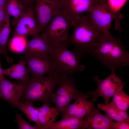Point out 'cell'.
<instances>
[{
    "instance_id": "obj_1",
    "label": "cell",
    "mask_w": 129,
    "mask_h": 129,
    "mask_svg": "<svg viewBox=\"0 0 129 129\" xmlns=\"http://www.w3.org/2000/svg\"><path fill=\"white\" fill-rule=\"evenodd\" d=\"M122 32H119L117 38L111 34H104L88 54L111 71H115L129 65V53L121 41Z\"/></svg>"
},
{
    "instance_id": "obj_2",
    "label": "cell",
    "mask_w": 129,
    "mask_h": 129,
    "mask_svg": "<svg viewBox=\"0 0 129 129\" xmlns=\"http://www.w3.org/2000/svg\"><path fill=\"white\" fill-rule=\"evenodd\" d=\"M83 15L73 21V32L65 40L61 42L67 47L72 45L74 50L83 56L88 54L104 33L93 21L90 14Z\"/></svg>"
},
{
    "instance_id": "obj_3",
    "label": "cell",
    "mask_w": 129,
    "mask_h": 129,
    "mask_svg": "<svg viewBox=\"0 0 129 129\" xmlns=\"http://www.w3.org/2000/svg\"><path fill=\"white\" fill-rule=\"evenodd\" d=\"M62 74L56 71L46 77L29 76L26 81L20 83L23 90L19 101L49 103L53 91L59 85Z\"/></svg>"
},
{
    "instance_id": "obj_4",
    "label": "cell",
    "mask_w": 129,
    "mask_h": 129,
    "mask_svg": "<svg viewBox=\"0 0 129 129\" xmlns=\"http://www.w3.org/2000/svg\"><path fill=\"white\" fill-rule=\"evenodd\" d=\"M62 42L56 43L51 46L49 54L55 64L57 71L71 76L76 72L82 73L85 66L80 64L83 57L74 50H71Z\"/></svg>"
},
{
    "instance_id": "obj_5",
    "label": "cell",
    "mask_w": 129,
    "mask_h": 129,
    "mask_svg": "<svg viewBox=\"0 0 129 129\" xmlns=\"http://www.w3.org/2000/svg\"><path fill=\"white\" fill-rule=\"evenodd\" d=\"M58 86L55 92L52 95L51 101L55 104L62 117L71 101L83 93L76 87L75 80L65 74H62Z\"/></svg>"
},
{
    "instance_id": "obj_6",
    "label": "cell",
    "mask_w": 129,
    "mask_h": 129,
    "mask_svg": "<svg viewBox=\"0 0 129 129\" xmlns=\"http://www.w3.org/2000/svg\"><path fill=\"white\" fill-rule=\"evenodd\" d=\"M87 12H90L93 22L102 31L104 34H111L109 29L113 20H115V29L119 32L122 31L120 27V22L123 19V16L121 13H115L110 9L107 0H100L92 6Z\"/></svg>"
},
{
    "instance_id": "obj_7",
    "label": "cell",
    "mask_w": 129,
    "mask_h": 129,
    "mask_svg": "<svg viewBox=\"0 0 129 129\" xmlns=\"http://www.w3.org/2000/svg\"><path fill=\"white\" fill-rule=\"evenodd\" d=\"M73 21L68 18L60 10L54 11L52 19L43 33L51 46L66 40L69 32L74 25Z\"/></svg>"
},
{
    "instance_id": "obj_8",
    "label": "cell",
    "mask_w": 129,
    "mask_h": 129,
    "mask_svg": "<svg viewBox=\"0 0 129 129\" xmlns=\"http://www.w3.org/2000/svg\"><path fill=\"white\" fill-rule=\"evenodd\" d=\"M21 58L26 62L32 76L41 77L57 71L55 63L49 53H24Z\"/></svg>"
},
{
    "instance_id": "obj_9",
    "label": "cell",
    "mask_w": 129,
    "mask_h": 129,
    "mask_svg": "<svg viewBox=\"0 0 129 129\" xmlns=\"http://www.w3.org/2000/svg\"><path fill=\"white\" fill-rule=\"evenodd\" d=\"M115 71L111 70L110 75L105 79L101 80L98 76H96L93 80L98 84L97 89L93 91H89L86 94L91 98L93 102L97 100L100 96L104 99L105 104L109 103L110 98L118 90L123 88L125 83L116 74Z\"/></svg>"
},
{
    "instance_id": "obj_10",
    "label": "cell",
    "mask_w": 129,
    "mask_h": 129,
    "mask_svg": "<svg viewBox=\"0 0 129 129\" xmlns=\"http://www.w3.org/2000/svg\"><path fill=\"white\" fill-rule=\"evenodd\" d=\"M34 11L36 24L42 33L51 22L54 11L62 8L61 0H35Z\"/></svg>"
},
{
    "instance_id": "obj_11",
    "label": "cell",
    "mask_w": 129,
    "mask_h": 129,
    "mask_svg": "<svg viewBox=\"0 0 129 129\" xmlns=\"http://www.w3.org/2000/svg\"><path fill=\"white\" fill-rule=\"evenodd\" d=\"M34 10L31 7L27 8L16 26L12 36H19L25 38L41 32L35 19Z\"/></svg>"
},
{
    "instance_id": "obj_12",
    "label": "cell",
    "mask_w": 129,
    "mask_h": 129,
    "mask_svg": "<svg viewBox=\"0 0 129 129\" xmlns=\"http://www.w3.org/2000/svg\"><path fill=\"white\" fill-rule=\"evenodd\" d=\"M100 0H61V10L67 17L73 20L88 12Z\"/></svg>"
},
{
    "instance_id": "obj_13",
    "label": "cell",
    "mask_w": 129,
    "mask_h": 129,
    "mask_svg": "<svg viewBox=\"0 0 129 129\" xmlns=\"http://www.w3.org/2000/svg\"><path fill=\"white\" fill-rule=\"evenodd\" d=\"M23 90L21 84L10 82L4 76L0 78V98L8 102L13 107L19 102Z\"/></svg>"
},
{
    "instance_id": "obj_14",
    "label": "cell",
    "mask_w": 129,
    "mask_h": 129,
    "mask_svg": "<svg viewBox=\"0 0 129 129\" xmlns=\"http://www.w3.org/2000/svg\"><path fill=\"white\" fill-rule=\"evenodd\" d=\"M89 96L86 93H83L79 96L73 104H70L65 109L62 118L66 117H73L83 119L95 106L93 102L88 101Z\"/></svg>"
},
{
    "instance_id": "obj_15",
    "label": "cell",
    "mask_w": 129,
    "mask_h": 129,
    "mask_svg": "<svg viewBox=\"0 0 129 129\" xmlns=\"http://www.w3.org/2000/svg\"><path fill=\"white\" fill-rule=\"evenodd\" d=\"M113 121L94 106L83 120V129H112Z\"/></svg>"
},
{
    "instance_id": "obj_16",
    "label": "cell",
    "mask_w": 129,
    "mask_h": 129,
    "mask_svg": "<svg viewBox=\"0 0 129 129\" xmlns=\"http://www.w3.org/2000/svg\"><path fill=\"white\" fill-rule=\"evenodd\" d=\"M27 41L24 53L39 54L49 53L51 46L43 33L38 34L32 36Z\"/></svg>"
},
{
    "instance_id": "obj_17",
    "label": "cell",
    "mask_w": 129,
    "mask_h": 129,
    "mask_svg": "<svg viewBox=\"0 0 129 129\" xmlns=\"http://www.w3.org/2000/svg\"><path fill=\"white\" fill-rule=\"evenodd\" d=\"M26 64L25 61L20 58V61L17 63L3 70V74L9 77L11 79L24 82L29 76V72L26 66Z\"/></svg>"
},
{
    "instance_id": "obj_18",
    "label": "cell",
    "mask_w": 129,
    "mask_h": 129,
    "mask_svg": "<svg viewBox=\"0 0 129 129\" xmlns=\"http://www.w3.org/2000/svg\"><path fill=\"white\" fill-rule=\"evenodd\" d=\"M25 7L19 0H9L5 6L7 15L13 18L12 23L15 27L21 16L25 11Z\"/></svg>"
},
{
    "instance_id": "obj_19",
    "label": "cell",
    "mask_w": 129,
    "mask_h": 129,
    "mask_svg": "<svg viewBox=\"0 0 129 129\" xmlns=\"http://www.w3.org/2000/svg\"><path fill=\"white\" fill-rule=\"evenodd\" d=\"M83 119L66 117L58 122L53 123L49 129H83Z\"/></svg>"
},
{
    "instance_id": "obj_20",
    "label": "cell",
    "mask_w": 129,
    "mask_h": 129,
    "mask_svg": "<svg viewBox=\"0 0 129 129\" xmlns=\"http://www.w3.org/2000/svg\"><path fill=\"white\" fill-rule=\"evenodd\" d=\"M11 30L9 16L7 15L5 24L0 32V56L3 55L9 63L12 62V59L8 56L6 45Z\"/></svg>"
},
{
    "instance_id": "obj_21",
    "label": "cell",
    "mask_w": 129,
    "mask_h": 129,
    "mask_svg": "<svg viewBox=\"0 0 129 129\" xmlns=\"http://www.w3.org/2000/svg\"><path fill=\"white\" fill-rule=\"evenodd\" d=\"M33 103L29 102L25 103L19 102L15 107L19 108L25 114L29 121L34 122L42 129L38 121V108H35L33 106Z\"/></svg>"
},
{
    "instance_id": "obj_22",
    "label": "cell",
    "mask_w": 129,
    "mask_h": 129,
    "mask_svg": "<svg viewBox=\"0 0 129 129\" xmlns=\"http://www.w3.org/2000/svg\"><path fill=\"white\" fill-rule=\"evenodd\" d=\"M112 97V101L117 107L127 111L129 106V96L124 91L123 88L117 91Z\"/></svg>"
},
{
    "instance_id": "obj_23",
    "label": "cell",
    "mask_w": 129,
    "mask_h": 129,
    "mask_svg": "<svg viewBox=\"0 0 129 129\" xmlns=\"http://www.w3.org/2000/svg\"><path fill=\"white\" fill-rule=\"evenodd\" d=\"M27 40V38L19 36H12L8 44L11 51L21 53H24L26 49Z\"/></svg>"
},
{
    "instance_id": "obj_24",
    "label": "cell",
    "mask_w": 129,
    "mask_h": 129,
    "mask_svg": "<svg viewBox=\"0 0 129 129\" xmlns=\"http://www.w3.org/2000/svg\"><path fill=\"white\" fill-rule=\"evenodd\" d=\"M38 108V110L52 123L60 114V112L56 107H51L49 103L48 102H43V106Z\"/></svg>"
},
{
    "instance_id": "obj_25",
    "label": "cell",
    "mask_w": 129,
    "mask_h": 129,
    "mask_svg": "<svg viewBox=\"0 0 129 129\" xmlns=\"http://www.w3.org/2000/svg\"><path fill=\"white\" fill-rule=\"evenodd\" d=\"M98 109L105 112L106 114L112 120L117 121H125L119 116L113 108L110 103L107 104L99 103L97 105Z\"/></svg>"
},
{
    "instance_id": "obj_26",
    "label": "cell",
    "mask_w": 129,
    "mask_h": 129,
    "mask_svg": "<svg viewBox=\"0 0 129 129\" xmlns=\"http://www.w3.org/2000/svg\"><path fill=\"white\" fill-rule=\"evenodd\" d=\"M14 121L17 123L19 129H42L40 126L37 124L35 126L31 125L29 124L30 122H27L25 120L20 113L16 114Z\"/></svg>"
},
{
    "instance_id": "obj_27",
    "label": "cell",
    "mask_w": 129,
    "mask_h": 129,
    "mask_svg": "<svg viewBox=\"0 0 129 129\" xmlns=\"http://www.w3.org/2000/svg\"><path fill=\"white\" fill-rule=\"evenodd\" d=\"M127 0H107L108 4L110 9L116 13L124 6Z\"/></svg>"
},
{
    "instance_id": "obj_28",
    "label": "cell",
    "mask_w": 129,
    "mask_h": 129,
    "mask_svg": "<svg viewBox=\"0 0 129 129\" xmlns=\"http://www.w3.org/2000/svg\"><path fill=\"white\" fill-rule=\"evenodd\" d=\"M112 107L118 115L124 121L129 123V118L127 112V111L120 109L117 107L112 101L110 102Z\"/></svg>"
},
{
    "instance_id": "obj_29",
    "label": "cell",
    "mask_w": 129,
    "mask_h": 129,
    "mask_svg": "<svg viewBox=\"0 0 129 129\" xmlns=\"http://www.w3.org/2000/svg\"><path fill=\"white\" fill-rule=\"evenodd\" d=\"M129 123L125 121H113L112 129H129Z\"/></svg>"
},
{
    "instance_id": "obj_30",
    "label": "cell",
    "mask_w": 129,
    "mask_h": 129,
    "mask_svg": "<svg viewBox=\"0 0 129 129\" xmlns=\"http://www.w3.org/2000/svg\"><path fill=\"white\" fill-rule=\"evenodd\" d=\"M5 6L0 7V32L3 28L8 15L6 12Z\"/></svg>"
},
{
    "instance_id": "obj_31",
    "label": "cell",
    "mask_w": 129,
    "mask_h": 129,
    "mask_svg": "<svg viewBox=\"0 0 129 129\" xmlns=\"http://www.w3.org/2000/svg\"><path fill=\"white\" fill-rule=\"evenodd\" d=\"M21 1L25 6L26 9L28 8L29 5L32 2L35 0H19Z\"/></svg>"
},
{
    "instance_id": "obj_32",
    "label": "cell",
    "mask_w": 129,
    "mask_h": 129,
    "mask_svg": "<svg viewBox=\"0 0 129 129\" xmlns=\"http://www.w3.org/2000/svg\"><path fill=\"white\" fill-rule=\"evenodd\" d=\"M9 0H0V7L6 5Z\"/></svg>"
},
{
    "instance_id": "obj_33",
    "label": "cell",
    "mask_w": 129,
    "mask_h": 129,
    "mask_svg": "<svg viewBox=\"0 0 129 129\" xmlns=\"http://www.w3.org/2000/svg\"><path fill=\"white\" fill-rule=\"evenodd\" d=\"M3 70L1 67V63L0 61V78L4 76L3 73Z\"/></svg>"
}]
</instances>
